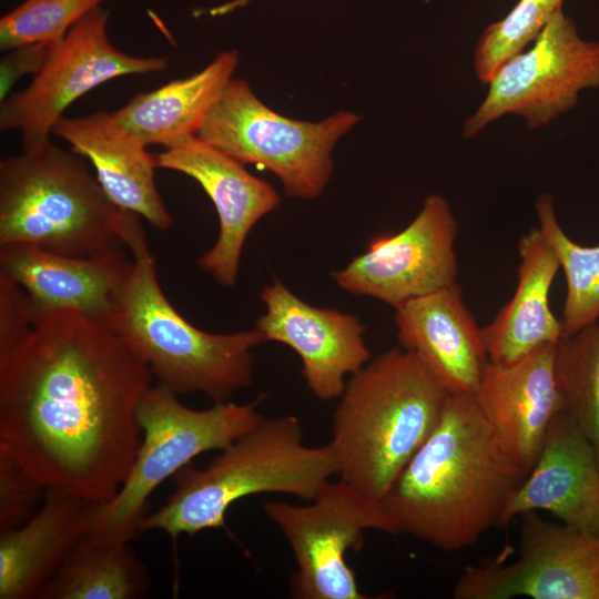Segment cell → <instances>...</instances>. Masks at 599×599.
<instances>
[{"mask_svg": "<svg viewBox=\"0 0 599 599\" xmlns=\"http://www.w3.org/2000/svg\"><path fill=\"white\" fill-rule=\"evenodd\" d=\"M152 378L110 325L77 311L40 315L0 356V448L47 489L103 505L134 463Z\"/></svg>", "mask_w": 599, "mask_h": 599, "instance_id": "cell-1", "label": "cell"}, {"mask_svg": "<svg viewBox=\"0 0 599 599\" xmlns=\"http://www.w3.org/2000/svg\"><path fill=\"white\" fill-rule=\"evenodd\" d=\"M526 476L475 395L450 393L436 428L378 501L392 535L456 551L499 525Z\"/></svg>", "mask_w": 599, "mask_h": 599, "instance_id": "cell-2", "label": "cell"}, {"mask_svg": "<svg viewBox=\"0 0 599 599\" xmlns=\"http://www.w3.org/2000/svg\"><path fill=\"white\" fill-rule=\"evenodd\" d=\"M449 392L408 349L392 348L352 374L327 443L336 476L380 500L436 428Z\"/></svg>", "mask_w": 599, "mask_h": 599, "instance_id": "cell-3", "label": "cell"}, {"mask_svg": "<svg viewBox=\"0 0 599 599\" xmlns=\"http://www.w3.org/2000/svg\"><path fill=\"white\" fill-rule=\"evenodd\" d=\"M140 216L128 211L121 236L133 261L119 290L110 326L146 364L156 383L176 395L202 393L225 402L251 385L254 349L265 339L255 327L230 334L189 323L162 291Z\"/></svg>", "mask_w": 599, "mask_h": 599, "instance_id": "cell-4", "label": "cell"}, {"mask_svg": "<svg viewBox=\"0 0 599 599\" xmlns=\"http://www.w3.org/2000/svg\"><path fill=\"white\" fill-rule=\"evenodd\" d=\"M333 476L329 445L307 446L298 417H263L206 467L189 464L179 470L172 477L174 491L146 515L141 532L161 530L176 538L221 528L229 508L242 498L276 493L309 501Z\"/></svg>", "mask_w": 599, "mask_h": 599, "instance_id": "cell-5", "label": "cell"}, {"mask_svg": "<svg viewBox=\"0 0 599 599\" xmlns=\"http://www.w3.org/2000/svg\"><path fill=\"white\" fill-rule=\"evenodd\" d=\"M83 158L48 140L0 162V245L92 256L124 247L126 214Z\"/></svg>", "mask_w": 599, "mask_h": 599, "instance_id": "cell-6", "label": "cell"}, {"mask_svg": "<svg viewBox=\"0 0 599 599\" xmlns=\"http://www.w3.org/2000/svg\"><path fill=\"white\" fill-rule=\"evenodd\" d=\"M256 402H216L206 409L182 404L156 383L138 408L142 440L134 463L114 497L101 505L89 532L106 541L130 542L141 532L151 494L191 460L222 450L258 424Z\"/></svg>", "mask_w": 599, "mask_h": 599, "instance_id": "cell-7", "label": "cell"}, {"mask_svg": "<svg viewBox=\"0 0 599 599\" xmlns=\"http://www.w3.org/2000/svg\"><path fill=\"white\" fill-rule=\"evenodd\" d=\"M361 121L345 110L316 122L285 116L267 106L246 80L233 78L196 136L244 165L271 171L287 197L314 200L332 177L334 148Z\"/></svg>", "mask_w": 599, "mask_h": 599, "instance_id": "cell-8", "label": "cell"}, {"mask_svg": "<svg viewBox=\"0 0 599 599\" xmlns=\"http://www.w3.org/2000/svg\"><path fill=\"white\" fill-rule=\"evenodd\" d=\"M263 509L293 552L292 598H368L359 589L346 554L362 550L368 529L390 534L378 500L337 479L325 483L307 505L271 500Z\"/></svg>", "mask_w": 599, "mask_h": 599, "instance_id": "cell-9", "label": "cell"}, {"mask_svg": "<svg viewBox=\"0 0 599 599\" xmlns=\"http://www.w3.org/2000/svg\"><path fill=\"white\" fill-rule=\"evenodd\" d=\"M487 84L463 125L464 139L507 114L521 116L532 130L546 126L571 110L582 90L599 87V41L582 39L560 9L531 47L504 63Z\"/></svg>", "mask_w": 599, "mask_h": 599, "instance_id": "cell-10", "label": "cell"}, {"mask_svg": "<svg viewBox=\"0 0 599 599\" xmlns=\"http://www.w3.org/2000/svg\"><path fill=\"white\" fill-rule=\"evenodd\" d=\"M110 12L99 7L80 19L52 50L24 89L0 105V129L17 131L22 150L51 139L69 105L120 77L164 71V57H136L115 48L108 35Z\"/></svg>", "mask_w": 599, "mask_h": 599, "instance_id": "cell-11", "label": "cell"}, {"mask_svg": "<svg viewBox=\"0 0 599 599\" xmlns=\"http://www.w3.org/2000/svg\"><path fill=\"white\" fill-rule=\"evenodd\" d=\"M519 556L508 565L468 567L455 599H599V535L522 514Z\"/></svg>", "mask_w": 599, "mask_h": 599, "instance_id": "cell-12", "label": "cell"}, {"mask_svg": "<svg viewBox=\"0 0 599 599\" xmlns=\"http://www.w3.org/2000/svg\"><path fill=\"white\" fill-rule=\"evenodd\" d=\"M457 221L448 201L433 193L402 231L377 236L364 253L331 275L349 293L394 308L456 283Z\"/></svg>", "mask_w": 599, "mask_h": 599, "instance_id": "cell-13", "label": "cell"}, {"mask_svg": "<svg viewBox=\"0 0 599 599\" xmlns=\"http://www.w3.org/2000/svg\"><path fill=\"white\" fill-rule=\"evenodd\" d=\"M260 297L266 312L257 318L256 328L265 342L284 344L297 354L316 398H339L347 378L370 359L359 317L313 306L277 280L263 287Z\"/></svg>", "mask_w": 599, "mask_h": 599, "instance_id": "cell-14", "label": "cell"}, {"mask_svg": "<svg viewBox=\"0 0 599 599\" xmlns=\"http://www.w3.org/2000/svg\"><path fill=\"white\" fill-rule=\"evenodd\" d=\"M155 159L158 167L196 181L211 199L219 217V235L199 266L221 285L233 286L245 241L253 226L278 207V193L243 163L196 135L155 154Z\"/></svg>", "mask_w": 599, "mask_h": 599, "instance_id": "cell-15", "label": "cell"}, {"mask_svg": "<svg viewBox=\"0 0 599 599\" xmlns=\"http://www.w3.org/2000/svg\"><path fill=\"white\" fill-rule=\"evenodd\" d=\"M133 266L124 247L92 256H69L31 244L0 245V275L30 296L35 317L77 311L110 324L115 296Z\"/></svg>", "mask_w": 599, "mask_h": 599, "instance_id": "cell-16", "label": "cell"}, {"mask_svg": "<svg viewBox=\"0 0 599 599\" xmlns=\"http://www.w3.org/2000/svg\"><path fill=\"white\" fill-rule=\"evenodd\" d=\"M530 511L599 535V459L589 439L562 409L551 422L538 457L509 497L499 525Z\"/></svg>", "mask_w": 599, "mask_h": 599, "instance_id": "cell-17", "label": "cell"}, {"mask_svg": "<svg viewBox=\"0 0 599 599\" xmlns=\"http://www.w3.org/2000/svg\"><path fill=\"white\" fill-rule=\"evenodd\" d=\"M557 343L501 365L488 361L474 394L496 435L528 475L545 435L564 409L556 374Z\"/></svg>", "mask_w": 599, "mask_h": 599, "instance_id": "cell-18", "label": "cell"}, {"mask_svg": "<svg viewBox=\"0 0 599 599\" xmlns=\"http://www.w3.org/2000/svg\"><path fill=\"white\" fill-rule=\"evenodd\" d=\"M397 338L449 393L475 394L488 363L481 328L457 283L395 308Z\"/></svg>", "mask_w": 599, "mask_h": 599, "instance_id": "cell-19", "label": "cell"}, {"mask_svg": "<svg viewBox=\"0 0 599 599\" xmlns=\"http://www.w3.org/2000/svg\"><path fill=\"white\" fill-rule=\"evenodd\" d=\"M52 134L92 164L95 177L115 205L145 219L160 231L172 226L173 217L155 183V154L148 152L146 145L113 112L63 115Z\"/></svg>", "mask_w": 599, "mask_h": 599, "instance_id": "cell-20", "label": "cell"}, {"mask_svg": "<svg viewBox=\"0 0 599 599\" xmlns=\"http://www.w3.org/2000/svg\"><path fill=\"white\" fill-rule=\"evenodd\" d=\"M102 504L47 489L37 512L0 534V599H37Z\"/></svg>", "mask_w": 599, "mask_h": 599, "instance_id": "cell-21", "label": "cell"}, {"mask_svg": "<svg viewBox=\"0 0 599 599\" xmlns=\"http://www.w3.org/2000/svg\"><path fill=\"white\" fill-rule=\"evenodd\" d=\"M516 291L494 319L481 328L489 362L510 364L535 349L558 343L561 322L550 308V290L558 270L557 256L538 226L518 242Z\"/></svg>", "mask_w": 599, "mask_h": 599, "instance_id": "cell-22", "label": "cell"}, {"mask_svg": "<svg viewBox=\"0 0 599 599\" xmlns=\"http://www.w3.org/2000/svg\"><path fill=\"white\" fill-rule=\"evenodd\" d=\"M238 63L236 49L224 50L196 73L136 93L113 114L146 146L173 148L196 135Z\"/></svg>", "mask_w": 599, "mask_h": 599, "instance_id": "cell-23", "label": "cell"}, {"mask_svg": "<svg viewBox=\"0 0 599 599\" xmlns=\"http://www.w3.org/2000/svg\"><path fill=\"white\" fill-rule=\"evenodd\" d=\"M150 576L129 547L89 531L73 546L37 599H142Z\"/></svg>", "mask_w": 599, "mask_h": 599, "instance_id": "cell-24", "label": "cell"}, {"mask_svg": "<svg viewBox=\"0 0 599 599\" xmlns=\"http://www.w3.org/2000/svg\"><path fill=\"white\" fill-rule=\"evenodd\" d=\"M535 209L537 226L551 245L566 277L560 322L564 336L571 335L599 319V245L582 246L565 233L550 194H540Z\"/></svg>", "mask_w": 599, "mask_h": 599, "instance_id": "cell-25", "label": "cell"}, {"mask_svg": "<svg viewBox=\"0 0 599 599\" xmlns=\"http://www.w3.org/2000/svg\"><path fill=\"white\" fill-rule=\"evenodd\" d=\"M556 374L564 409L599 459V319L557 343Z\"/></svg>", "mask_w": 599, "mask_h": 599, "instance_id": "cell-26", "label": "cell"}, {"mask_svg": "<svg viewBox=\"0 0 599 599\" xmlns=\"http://www.w3.org/2000/svg\"><path fill=\"white\" fill-rule=\"evenodd\" d=\"M564 0H518L499 21L479 35L474 51L477 79L487 84L500 67L532 44L559 11Z\"/></svg>", "mask_w": 599, "mask_h": 599, "instance_id": "cell-27", "label": "cell"}, {"mask_svg": "<svg viewBox=\"0 0 599 599\" xmlns=\"http://www.w3.org/2000/svg\"><path fill=\"white\" fill-rule=\"evenodd\" d=\"M105 0H24L0 19V48L60 43L69 30Z\"/></svg>", "mask_w": 599, "mask_h": 599, "instance_id": "cell-28", "label": "cell"}, {"mask_svg": "<svg viewBox=\"0 0 599 599\" xmlns=\"http://www.w3.org/2000/svg\"><path fill=\"white\" fill-rule=\"evenodd\" d=\"M47 488L0 448V534L26 524L40 508Z\"/></svg>", "mask_w": 599, "mask_h": 599, "instance_id": "cell-29", "label": "cell"}, {"mask_svg": "<svg viewBox=\"0 0 599 599\" xmlns=\"http://www.w3.org/2000/svg\"><path fill=\"white\" fill-rule=\"evenodd\" d=\"M33 305L16 282L0 275V356L16 348L33 326Z\"/></svg>", "mask_w": 599, "mask_h": 599, "instance_id": "cell-30", "label": "cell"}, {"mask_svg": "<svg viewBox=\"0 0 599 599\" xmlns=\"http://www.w3.org/2000/svg\"><path fill=\"white\" fill-rule=\"evenodd\" d=\"M57 44L34 43L12 48L0 60V101L12 92L17 81L28 74L35 75L48 61Z\"/></svg>", "mask_w": 599, "mask_h": 599, "instance_id": "cell-31", "label": "cell"}, {"mask_svg": "<svg viewBox=\"0 0 599 599\" xmlns=\"http://www.w3.org/2000/svg\"><path fill=\"white\" fill-rule=\"evenodd\" d=\"M252 0H229L224 3L215 6L209 10L211 17L226 16L233 11H236L247 6Z\"/></svg>", "mask_w": 599, "mask_h": 599, "instance_id": "cell-32", "label": "cell"}]
</instances>
